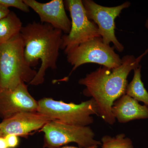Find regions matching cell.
Here are the masks:
<instances>
[{"mask_svg": "<svg viewBox=\"0 0 148 148\" xmlns=\"http://www.w3.org/2000/svg\"><path fill=\"white\" fill-rule=\"evenodd\" d=\"M22 22L13 11L0 20V45L20 34Z\"/></svg>", "mask_w": 148, "mask_h": 148, "instance_id": "cell-13", "label": "cell"}, {"mask_svg": "<svg viewBox=\"0 0 148 148\" xmlns=\"http://www.w3.org/2000/svg\"><path fill=\"white\" fill-rule=\"evenodd\" d=\"M38 102L37 112L66 124L88 126L94 121L92 115H98L97 105L92 98L79 104L65 103L51 98H42Z\"/></svg>", "mask_w": 148, "mask_h": 148, "instance_id": "cell-4", "label": "cell"}, {"mask_svg": "<svg viewBox=\"0 0 148 148\" xmlns=\"http://www.w3.org/2000/svg\"><path fill=\"white\" fill-rule=\"evenodd\" d=\"M51 121L52 120L38 112H24L3 120L0 125L4 137L12 134L26 137L34 131L40 130Z\"/></svg>", "mask_w": 148, "mask_h": 148, "instance_id": "cell-11", "label": "cell"}, {"mask_svg": "<svg viewBox=\"0 0 148 148\" xmlns=\"http://www.w3.org/2000/svg\"><path fill=\"white\" fill-rule=\"evenodd\" d=\"M145 27H146V28H147V29H148V18H147V21H146L145 23ZM148 53V48L147 49V50H146L145 51V52H144V53H143V54H141V56H142V57L143 58V57H144L145 55H146V54H147Z\"/></svg>", "mask_w": 148, "mask_h": 148, "instance_id": "cell-21", "label": "cell"}, {"mask_svg": "<svg viewBox=\"0 0 148 148\" xmlns=\"http://www.w3.org/2000/svg\"><path fill=\"white\" fill-rule=\"evenodd\" d=\"M82 3L88 18L98 27L103 42L108 45L112 43L115 49L122 52L124 47L116 36L115 20L122 11L129 7L130 3L127 1L120 5L108 7L98 4L92 0H83Z\"/></svg>", "mask_w": 148, "mask_h": 148, "instance_id": "cell-8", "label": "cell"}, {"mask_svg": "<svg viewBox=\"0 0 148 148\" xmlns=\"http://www.w3.org/2000/svg\"><path fill=\"white\" fill-rule=\"evenodd\" d=\"M64 2L71 18L70 33L62 37L61 49L66 54L73 48L101 36L97 25L88 18L82 0H66Z\"/></svg>", "mask_w": 148, "mask_h": 148, "instance_id": "cell-7", "label": "cell"}, {"mask_svg": "<svg viewBox=\"0 0 148 148\" xmlns=\"http://www.w3.org/2000/svg\"><path fill=\"white\" fill-rule=\"evenodd\" d=\"M24 1L29 8L38 14L42 23L49 24L65 34L70 33L71 21L66 14L64 1L53 0L47 3H40L35 0Z\"/></svg>", "mask_w": 148, "mask_h": 148, "instance_id": "cell-10", "label": "cell"}, {"mask_svg": "<svg viewBox=\"0 0 148 148\" xmlns=\"http://www.w3.org/2000/svg\"><path fill=\"white\" fill-rule=\"evenodd\" d=\"M142 58L141 56L137 58L132 55L125 56L118 68L101 67L79 80V84L85 86L84 95L94 99L98 115L108 124L113 125L115 123L112 107L115 101L125 94L127 77L132 70L140 66Z\"/></svg>", "mask_w": 148, "mask_h": 148, "instance_id": "cell-1", "label": "cell"}, {"mask_svg": "<svg viewBox=\"0 0 148 148\" xmlns=\"http://www.w3.org/2000/svg\"><path fill=\"white\" fill-rule=\"evenodd\" d=\"M24 45L19 34L0 45V90L15 88L21 83H30L37 71L27 63Z\"/></svg>", "mask_w": 148, "mask_h": 148, "instance_id": "cell-3", "label": "cell"}, {"mask_svg": "<svg viewBox=\"0 0 148 148\" xmlns=\"http://www.w3.org/2000/svg\"><path fill=\"white\" fill-rule=\"evenodd\" d=\"M38 102L32 97L26 84L15 88L0 90V118H10L19 113L37 112Z\"/></svg>", "mask_w": 148, "mask_h": 148, "instance_id": "cell-9", "label": "cell"}, {"mask_svg": "<svg viewBox=\"0 0 148 148\" xmlns=\"http://www.w3.org/2000/svg\"><path fill=\"white\" fill-rule=\"evenodd\" d=\"M114 49V46L103 42L101 37L73 48L66 53L67 61L73 66L71 73L88 63H95L110 69L118 68L121 65V58Z\"/></svg>", "mask_w": 148, "mask_h": 148, "instance_id": "cell-6", "label": "cell"}, {"mask_svg": "<svg viewBox=\"0 0 148 148\" xmlns=\"http://www.w3.org/2000/svg\"><path fill=\"white\" fill-rule=\"evenodd\" d=\"M0 3L9 8L14 7L24 12H29L30 8L24 0H0Z\"/></svg>", "mask_w": 148, "mask_h": 148, "instance_id": "cell-16", "label": "cell"}, {"mask_svg": "<svg viewBox=\"0 0 148 148\" xmlns=\"http://www.w3.org/2000/svg\"><path fill=\"white\" fill-rule=\"evenodd\" d=\"M24 45V56L32 67L41 65L29 84L38 86L45 81L46 71L57 68L63 32L48 24L34 22L22 27L20 32Z\"/></svg>", "mask_w": 148, "mask_h": 148, "instance_id": "cell-2", "label": "cell"}, {"mask_svg": "<svg viewBox=\"0 0 148 148\" xmlns=\"http://www.w3.org/2000/svg\"><path fill=\"white\" fill-rule=\"evenodd\" d=\"M44 133V148H59L71 143L87 148L100 145L95 140V133L89 126L72 125L51 121L40 130Z\"/></svg>", "mask_w": 148, "mask_h": 148, "instance_id": "cell-5", "label": "cell"}, {"mask_svg": "<svg viewBox=\"0 0 148 148\" xmlns=\"http://www.w3.org/2000/svg\"><path fill=\"white\" fill-rule=\"evenodd\" d=\"M102 148H134L132 140L123 133L115 137L109 135L103 136L101 139Z\"/></svg>", "mask_w": 148, "mask_h": 148, "instance_id": "cell-15", "label": "cell"}, {"mask_svg": "<svg viewBox=\"0 0 148 148\" xmlns=\"http://www.w3.org/2000/svg\"><path fill=\"white\" fill-rule=\"evenodd\" d=\"M114 117L120 123L148 118V107L125 94L115 101L112 107Z\"/></svg>", "mask_w": 148, "mask_h": 148, "instance_id": "cell-12", "label": "cell"}, {"mask_svg": "<svg viewBox=\"0 0 148 148\" xmlns=\"http://www.w3.org/2000/svg\"><path fill=\"white\" fill-rule=\"evenodd\" d=\"M98 146H92V147L87 148H81L79 147H74V146H63V147H61L59 148H98Z\"/></svg>", "mask_w": 148, "mask_h": 148, "instance_id": "cell-20", "label": "cell"}, {"mask_svg": "<svg viewBox=\"0 0 148 148\" xmlns=\"http://www.w3.org/2000/svg\"><path fill=\"white\" fill-rule=\"evenodd\" d=\"M0 148H9L4 137H0Z\"/></svg>", "mask_w": 148, "mask_h": 148, "instance_id": "cell-19", "label": "cell"}, {"mask_svg": "<svg viewBox=\"0 0 148 148\" xmlns=\"http://www.w3.org/2000/svg\"><path fill=\"white\" fill-rule=\"evenodd\" d=\"M132 80L127 84L125 94L134 98L138 102H143L148 106V92L141 79V66L134 70Z\"/></svg>", "mask_w": 148, "mask_h": 148, "instance_id": "cell-14", "label": "cell"}, {"mask_svg": "<svg viewBox=\"0 0 148 148\" xmlns=\"http://www.w3.org/2000/svg\"><path fill=\"white\" fill-rule=\"evenodd\" d=\"M9 148H16L19 144L18 137L16 135L9 134L5 136Z\"/></svg>", "mask_w": 148, "mask_h": 148, "instance_id": "cell-17", "label": "cell"}, {"mask_svg": "<svg viewBox=\"0 0 148 148\" xmlns=\"http://www.w3.org/2000/svg\"><path fill=\"white\" fill-rule=\"evenodd\" d=\"M10 12L9 9L0 3V20L8 15Z\"/></svg>", "mask_w": 148, "mask_h": 148, "instance_id": "cell-18", "label": "cell"}, {"mask_svg": "<svg viewBox=\"0 0 148 148\" xmlns=\"http://www.w3.org/2000/svg\"><path fill=\"white\" fill-rule=\"evenodd\" d=\"M0 137H4L2 131L1 130V125H0Z\"/></svg>", "mask_w": 148, "mask_h": 148, "instance_id": "cell-22", "label": "cell"}]
</instances>
